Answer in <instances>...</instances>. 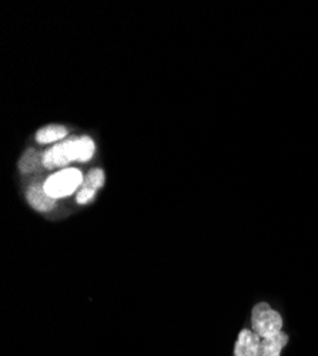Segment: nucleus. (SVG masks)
I'll return each mask as SVG.
<instances>
[{
  "label": "nucleus",
  "instance_id": "f257e3e1",
  "mask_svg": "<svg viewBox=\"0 0 318 356\" xmlns=\"http://www.w3.org/2000/svg\"><path fill=\"white\" fill-rule=\"evenodd\" d=\"M95 154V143L89 137L70 139L59 143L43 155V166L49 170L66 167L70 161H89Z\"/></svg>",
  "mask_w": 318,
  "mask_h": 356
},
{
  "label": "nucleus",
  "instance_id": "f03ea898",
  "mask_svg": "<svg viewBox=\"0 0 318 356\" xmlns=\"http://www.w3.org/2000/svg\"><path fill=\"white\" fill-rule=\"evenodd\" d=\"M251 325L252 330L256 332L261 339L271 338L283 332L281 315L277 310H274L267 302H260L252 308Z\"/></svg>",
  "mask_w": 318,
  "mask_h": 356
},
{
  "label": "nucleus",
  "instance_id": "7ed1b4c3",
  "mask_svg": "<svg viewBox=\"0 0 318 356\" xmlns=\"http://www.w3.org/2000/svg\"><path fill=\"white\" fill-rule=\"evenodd\" d=\"M83 181V175L77 168H68L49 177L45 183V190L50 197L57 199L73 194Z\"/></svg>",
  "mask_w": 318,
  "mask_h": 356
},
{
  "label": "nucleus",
  "instance_id": "20e7f679",
  "mask_svg": "<svg viewBox=\"0 0 318 356\" xmlns=\"http://www.w3.org/2000/svg\"><path fill=\"white\" fill-rule=\"evenodd\" d=\"M261 338L252 329H243L235 345V356H259Z\"/></svg>",
  "mask_w": 318,
  "mask_h": 356
},
{
  "label": "nucleus",
  "instance_id": "39448f33",
  "mask_svg": "<svg viewBox=\"0 0 318 356\" xmlns=\"http://www.w3.org/2000/svg\"><path fill=\"white\" fill-rule=\"evenodd\" d=\"M28 201L36 211L40 212L50 211L56 207V198L50 197L45 190V184L40 183L30 186L28 190Z\"/></svg>",
  "mask_w": 318,
  "mask_h": 356
},
{
  "label": "nucleus",
  "instance_id": "423d86ee",
  "mask_svg": "<svg viewBox=\"0 0 318 356\" xmlns=\"http://www.w3.org/2000/svg\"><path fill=\"white\" fill-rule=\"evenodd\" d=\"M288 342V335L284 332L277 333L271 338L261 339L259 356H281L283 349Z\"/></svg>",
  "mask_w": 318,
  "mask_h": 356
},
{
  "label": "nucleus",
  "instance_id": "0eeeda50",
  "mask_svg": "<svg viewBox=\"0 0 318 356\" xmlns=\"http://www.w3.org/2000/svg\"><path fill=\"white\" fill-rule=\"evenodd\" d=\"M68 136V130L66 127L63 126H48L40 128L36 135V140L41 144H48V143H53L57 140L65 139Z\"/></svg>",
  "mask_w": 318,
  "mask_h": 356
},
{
  "label": "nucleus",
  "instance_id": "6e6552de",
  "mask_svg": "<svg viewBox=\"0 0 318 356\" xmlns=\"http://www.w3.org/2000/svg\"><path fill=\"white\" fill-rule=\"evenodd\" d=\"M41 164H43V157L39 154V151L32 148V150H28L22 157V160L19 161V168L22 172L29 174V172L39 170Z\"/></svg>",
  "mask_w": 318,
  "mask_h": 356
},
{
  "label": "nucleus",
  "instance_id": "1a4fd4ad",
  "mask_svg": "<svg viewBox=\"0 0 318 356\" xmlns=\"http://www.w3.org/2000/svg\"><path fill=\"white\" fill-rule=\"evenodd\" d=\"M103 184H104V172L100 168H93L92 171H89L86 178H84L81 187L89 188L92 191H97L99 188L103 187Z\"/></svg>",
  "mask_w": 318,
  "mask_h": 356
},
{
  "label": "nucleus",
  "instance_id": "9d476101",
  "mask_svg": "<svg viewBox=\"0 0 318 356\" xmlns=\"http://www.w3.org/2000/svg\"><path fill=\"white\" fill-rule=\"evenodd\" d=\"M95 194H96V191H92V190H89V188L81 187L80 191L77 192L76 201H77L79 204H88L89 201H92V199L95 198Z\"/></svg>",
  "mask_w": 318,
  "mask_h": 356
}]
</instances>
